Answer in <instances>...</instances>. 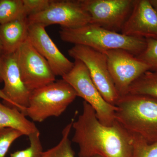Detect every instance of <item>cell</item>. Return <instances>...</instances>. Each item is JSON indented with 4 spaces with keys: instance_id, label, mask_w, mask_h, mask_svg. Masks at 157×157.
Segmentation results:
<instances>
[{
    "instance_id": "1",
    "label": "cell",
    "mask_w": 157,
    "mask_h": 157,
    "mask_svg": "<svg viewBox=\"0 0 157 157\" xmlns=\"http://www.w3.org/2000/svg\"><path fill=\"white\" fill-rule=\"evenodd\" d=\"M72 128V141L79 147V157H131L133 136L116 121L111 126L98 120L92 107L83 101L82 111Z\"/></svg>"
},
{
    "instance_id": "18",
    "label": "cell",
    "mask_w": 157,
    "mask_h": 157,
    "mask_svg": "<svg viewBox=\"0 0 157 157\" xmlns=\"http://www.w3.org/2000/svg\"><path fill=\"white\" fill-rule=\"evenodd\" d=\"M74 121L73 119L63 130L62 139L58 144L46 151H43L41 157H76L69 139Z\"/></svg>"
},
{
    "instance_id": "19",
    "label": "cell",
    "mask_w": 157,
    "mask_h": 157,
    "mask_svg": "<svg viewBox=\"0 0 157 157\" xmlns=\"http://www.w3.org/2000/svg\"><path fill=\"white\" fill-rule=\"evenodd\" d=\"M40 135L39 131L29 135V146L22 150L12 153L10 157H41L43 151Z\"/></svg>"
},
{
    "instance_id": "27",
    "label": "cell",
    "mask_w": 157,
    "mask_h": 157,
    "mask_svg": "<svg viewBox=\"0 0 157 157\" xmlns=\"http://www.w3.org/2000/svg\"><path fill=\"white\" fill-rule=\"evenodd\" d=\"M3 54V48L2 46V42L0 40V55L2 56Z\"/></svg>"
},
{
    "instance_id": "10",
    "label": "cell",
    "mask_w": 157,
    "mask_h": 157,
    "mask_svg": "<svg viewBox=\"0 0 157 157\" xmlns=\"http://www.w3.org/2000/svg\"><path fill=\"white\" fill-rule=\"evenodd\" d=\"M90 14V24L118 33L128 17L134 0H79Z\"/></svg>"
},
{
    "instance_id": "22",
    "label": "cell",
    "mask_w": 157,
    "mask_h": 157,
    "mask_svg": "<svg viewBox=\"0 0 157 157\" xmlns=\"http://www.w3.org/2000/svg\"><path fill=\"white\" fill-rule=\"evenodd\" d=\"M23 135L22 132L15 129H0V157H6L12 143Z\"/></svg>"
},
{
    "instance_id": "17",
    "label": "cell",
    "mask_w": 157,
    "mask_h": 157,
    "mask_svg": "<svg viewBox=\"0 0 157 157\" xmlns=\"http://www.w3.org/2000/svg\"><path fill=\"white\" fill-rule=\"evenodd\" d=\"M27 18L23 0H0V25Z\"/></svg>"
},
{
    "instance_id": "24",
    "label": "cell",
    "mask_w": 157,
    "mask_h": 157,
    "mask_svg": "<svg viewBox=\"0 0 157 157\" xmlns=\"http://www.w3.org/2000/svg\"><path fill=\"white\" fill-rule=\"evenodd\" d=\"M0 98L2 99L3 101H4V104H5V105L8 106V107H11V101H10V100L8 99V98L5 95V94L3 92L2 89H0Z\"/></svg>"
},
{
    "instance_id": "11",
    "label": "cell",
    "mask_w": 157,
    "mask_h": 157,
    "mask_svg": "<svg viewBox=\"0 0 157 157\" xmlns=\"http://www.w3.org/2000/svg\"><path fill=\"white\" fill-rule=\"evenodd\" d=\"M28 39L32 45L46 60L55 76L63 77L73 69L70 61L60 51L42 25H28Z\"/></svg>"
},
{
    "instance_id": "13",
    "label": "cell",
    "mask_w": 157,
    "mask_h": 157,
    "mask_svg": "<svg viewBox=\"0 0 157 157\" xmlns=\"http://www.w3.org/2000/svg\"><path fill=\"white\" fill-rule=\"evenodd\" d=\"M121 33L134 38L157 39V12L149 0H134Z\"/></svg>"
},
{
    "instance_id": "3",
    "label": "cell",
    "mask_w": 157,
    "mask_h": 157,
    "mask_svg": "<svg viewBox=\"0 0 157 157\" xmlns=\"http://www.w3.org/2000/svg\"><path fill=\"white\" fill-rule=\"evenodd\" d=\"M59 33L64 42L88 46L101 52L123 49L137 56L146 46V39L128 36L90 23L76 29L61 28Z\"/></svg>"
},
{
    "instance_id": "16",
    "label": "cell",
    "mask_w": 157,
    "mask_h": 157,
    "mask_svg": "<svg viewBox=\"0 0 157 157\" xmlns=\"http://www.w3.org/2000/svg\"><path fill=\"white\" fill-rule=\"evenodd\" d=\"M128 94L157 99V71L148 70L143 73L130 86Z\"/></svg>"
},
{
    "instance_id": "14",
    "label": "cell",
    "mask_w": 157,
    "mask_h": 157,
    "mask_svg": "<svg viewBox=\"0 0 157 157\" xmlns=\"http://www.w3.org/2000/svg\"><path fill=\"white\" fill-rule=\"evenodd\" d=\"M27 18L15 20L0 25V40L3 54L14 53L28 36Z\"/></svg>"
},
{
    "instance_id": "9",
    "label": "cell",
    "mask_w": 157,
    "mask_h": 157,
    "mask_svg": "<svg viewBox=\"0 0 157 157\" xmlns=\"http://www.w3.org/2000/svg\"><path fill=\"white\" fill-rule=\"evenodd\" d=\"M116 89L121 97L128 93L130 86L143 73L150 70L148 65L123 49L104 52Z\"/></svg>"
},
{
    "instance_id": "23",
    "label": "cell",
    "mask_w": 157,
    "mask_h": 157,
    "mask_svg": "<svg viewBox=\"0 0 157 157\" xmlns=\"http://www.w3.org/2000/svg\"><path fill=\"white\" fill-rule=\"evenodd\" d=\"M53 0H23L26 16L39 13L49 7Z\"/></svg>"
},
{
    "instance_id": "28",
    "label": "cell",
    "mask_w": 157,
    "mask_h": 157,
    "mask_svg": "<svg viewBox=\"0 0 157 157\" xmlns=\"http://www.w3.org/2000/svg\"><path fill=\"white\" fill-rule=\"evenodd\" d=\"M93 157H103L101 156H99V155H96V156H94Z\"/></svg>"
},
{
    "instance_id": "21",
    "label": "cell",
    "mask_w": 157,
    "mask_h": 157,
    "mask_svg": "<svg viewBox=\"0 0 157 157\" xmlns=\"http://www.w3.org/2000/svg\"><path fill=\"white\" fill-rule=\"evenodd\" d=\"M146 46L142 53L136 56L148 65L151 71H157V39H146Z\"/></svg>"
},
{
    "instance_id": "4",
    "label": "cell",
    "mask_w": 157,
    "mask_h": 157,
    "mask_svg": "<svg viewBox=\"0 0 157 157\" xmlns=\"http://www.w3.org/2000/svg\"><path fill=\"white\" fill-rule=\"evenodd\" d=\"M77 97L75 90L62 78L32 91L25 115L39 123L58 117Z\"/></svg>"
},
{
    "instance_id": "12",
    "label": "cell",
    "mask_w": 157,
    "mask_h": 157,
    "mask_svg": "<svg viewBox=\"0 0 157 157\" xmlns=\"http://www.w3.org/2000/svg\"><path fill=\"white\" fill-rule=\"evenodd\" d=\"M2 90L11 102V107L17 108L25 113L29 106L31 92L24 83L17 65L15 52L3 54Z\"/></svg>"
},
{
    "instance_id": "26",
    "label": "cell",
    "mask_w": 157,
    "mask_h": 157,
    "mask_svg": "<svg viewBox=\"0 0 157 157\" xmlns=\"http://www.w3.org/2000/svg\"><path fill=\"white\" fill-rule=\"evenodd\" d=\"M150 2L157 12V0H149Z\"/></svg>"
},
{
    "instance_id": "20",
    "label": "cell",
    "mask_w": 157,
    "mask_h": 157,
    "mask_svg": "<svg viewBox=\"0 0 157 157\" xmlns=\"http://www.w3.org/2000/svg\"><path fill=\"white\" fill-rule=\"evenodd\" d=\"M131 157H157V142L148 144L142 138L133 136Z\"/></svg>"
},
{
    "instance_id": "2",
    "label": "cell",
    "mask_w": 157,
    "mask_h": 157,
    "mask_svg": "<svg viewBox=\"0 0 157 157\" xmlns=\"http://www.w3.org/2000/svg\"><path fill=\"white\" fill-rule=\"evenodd\" d=\"M115 106L116 121L133 136L148 144L157 142V99L128 94Z\"/></svg>"
},
{
    "instance_id": "5",
    "label": "cell",
    "mask_w": 157,
    "mask_h": 157,
    "mask_svg": "<svg viewBox=\"0 0 157 157\" xmlns=\"http://www.w3.org/2000/svg\"><path fill=\"white\" fill-rule=\"evenodd\" d=\"M62 78L73 87L78 97H81L92 107L102 124L111 126L115 123L116 107L104 100L82 62L75 59L73 69Z\"/></svg>"
},
{
    "instance_id": "15",
    "label": "cell",
    "mask_w": 157,
    "mask_h": 157,
    "mask_svg": "<svg viewBox=\"0 0 157 157\" xmlns=\"http://www.w3.org/2000/svg\"><path fill=\"white\" fill-rule=\"evenodd\" d=\"M5 128L18 130L28 136L39 131L33 122L27 119L24 113L17 108L8 107L0 102V129Z\"/></svg>"
},
{
    "instance_id": "7",
    "label": "cell",
    "mask_w": 157,
    "mask_h": 157,
    "mask_svg": "<svg viewBox=\"0 0 157 157\" xmlns=\"http://www.w3.org/2000/svg\"><path fill=\"white\" fill-rule=\"evenodd\" d=\"M90 21V14L79 0H53L44 11L27 17L28 25L38 24L45 27L59 25L61 28L70 29L81 27Z\"/></svg>"
},
{
    "instance_id": "8",
    "label": "cell",
    "mask_w": 157,
    "mask_h": 157,
    "mask_svg": "<svg viewBox=\"0 0 157 157\" xmlns=\"http://www.w3.org/2000/svg\"><path fill=\"white\" fill-rule=\"evenodd\" d=\"M15 54L22 81L30 91L56 81L48 62L35 49L28 37Z\"/></svg>"
},
{
    "instance_id": "6",
    "label": "cell",
    "mask_w": 157,
    "mask_h": 157,
    "mask_svg": "<svg viewBox=\"0 0 157 157\" xmlns=\"http://www.w3.org/2000/svg\"><path fill=\"white\" fill-rule=\"evenodd\" d=\"M68 53L74 59L79 60L84 64L104 100L115 106L120 96L109 73L104 52L84 45H76L69 49Z\"/></svg>"
},
{
    "instance_id": "25",
    "label": "cell",
    "mask_w": 157,
    "mask_h": 157,
    "mask_svg": "<svg viewBox=\"0 0 157 157\" xmlns=\"http://www.w3.org/2000/svg\"><path fill=\"white\" fill-rule=\"evenodd\" d=\"M2 56L0 55V83L3 82L2 78Z\"/></svg>"
}]
</instances>
